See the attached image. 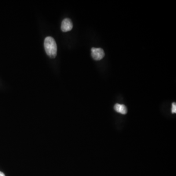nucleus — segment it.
<instances>
[{
	"label": "nucleus",
	"mask_w": 176,
	"mask_h": 176,
	"mask_svg": "<svg viewBox=\"0 0 176 176\" xmlns=\"http://www.w3.org/2000/svg\"><path fill=\"white\" fill-rule=\"evenodd\" d=\"M73 24L70 19L66 18L63 20L61 24V30L63 32H68L73 29Z\"/></svg>",
	"instance_id": "obj_3"
},
{
	"label": "nucleus",
	"mask_w": 176,
	"mask_h": 176,
	"mask_svg": "<svg viewBox=\"0 0 176 176\" xmlns=\"http://www.w3.org/2000/svg\"><path fill=\"white\" fill-rule=\"evenodd\" d=\"M0 176H5V175L3 173V172H2L0 171Z\"/></svg>",
	"instance_id": "obj_6"
},
{
	"label": "nucleus",
	"mask_w": 176,
	"mask_h": 176,
	"mask_svg": "<svg viewBox=\"0 0 176 176\" xmlns=\"http://www.w3.org/2000/svg\"><path fill=\"white\" fill-rule=\"evenodd\" d=\"M91 55L93 59L96 61H99L102 59L105 56L104 52L101 48H93L91 49Z\"/></svg>",
	"instance_id": "obj_2"
},
{
	"label": "nucleus",
	"mask_w": 176,
	"mask_h": 176,
	"mask_svg": "<svg viewBox=\"0 0 176 176\" xmlns=\"http://www.w3.org/2000/svg\"><path fill=\"white\" fill-rule=\"evenodd\" d=\"M114 109L118 113H121L123 115H125L127 113V108L123 104H116L114 106Z\"/></svg>",
	"instance_id": "obj_4"
},
{
	"label": "nucleus",
	"mask_w": 176,
	"mask_h": 176,
	"mask_svg": "<svg viewBox=\"0 0 176 176\" xmlns=\"http://www.w3.org/2000/svg\"><path fill=\"white\" fill-rule=\"evenodd\" d=\"M44 47L49 56L54 58L57 55V45L53 38L49 36L46 38L44 41Z\"/></svg>",
	"instance_id": "obj_1"
},
{
	"label": "nucleus",
	"mask_w": 176,
	"mask_h": 176,
	"mask_svg": "<svg viewBox=\"0 0 176 176\" xmlns=\"http://www.w3.org/2000/svg\"><path fill=\"white\" fill-rule=\"evenodd\" d=\"M171 111H172V113L173 114H175L176 113V104L175 102H174L172 103Z\"/></svg>",
	"instance_id": "obj_5"
}]
</instances>
